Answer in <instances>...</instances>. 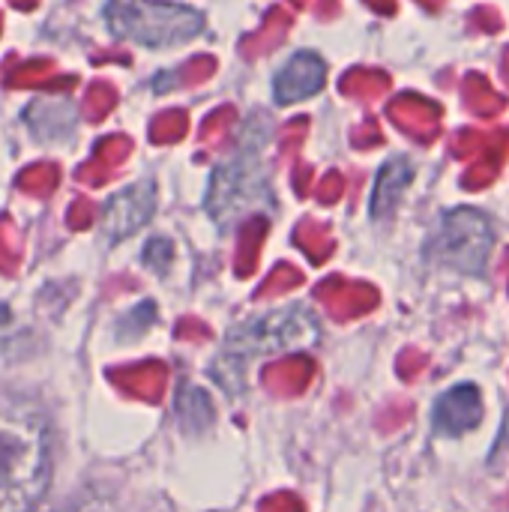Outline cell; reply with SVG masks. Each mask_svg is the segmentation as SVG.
Masks as SVG:
<instances>
[{
	"instance_id": "1",
	"label": "cell",
	"mask_w": 509,
	"mask_h": 512,
	"mask_svg": "<svg viewBox=\"0 0 509 512\" xmlns=\"http://www.w3.org/2000/svg\"><path fill=\"white\" fill-rule=\"evenodd\" d=\"M51 474L48 426L21 402L0 399V510L36 507Z\"/></svg>"
},
{
	"instance_id": "2",
	"label": "cell",
	"mask_w": 509,
	"mask_h": 512,
	"mask_svg": "<svg viewBox=\"0 0 509 512\" xmlns=\"http://www.w3.org/2000/svg\"><path fill=\"white\" fill-rule=\"evenodd\" d=\"M108 21L120 36H129L153 48L192 39L204 24V18L195 9L153 3V0H111Z\"/></svg>"
},
{
	"instance_id": "3",
	"label": "cell",
	"mask_w": 509,
	"mask_h": 512,
	"mask_svg": "<svg viewBox=\"0 0 509 512\" xmlns=\"http://www.w3.org/2000/svg\"><path fill=\"white\" fill-rule=\"evenodd\" d=\"M492 243H495V234L486 216L477 210L459 207L444 219L441 234L429 246V255L462 273H480L489 261Z\"/></svg>"
},
{
	"instance_id": "4",
	"label": "cell",
	"mask_w": 509,
	"mask_h": 512,
	"mask_svg": "<svg viewBox=\"0 0 509 512\" xmlns=\"http://www.w3.org/2000/svg\"><path fill=\"white\" fill-rule=\"evenodd\" d=\"M264 198H270V192L264 186V177H261V168H258V156H255V150H249L234 165H228V168H222L216 174L213 195H210V210H213L216 219H225L231 210L258 204Z\"/></svg>"
},
{
	"instance_id": "5",
	"label": "cell",
	"mask_w": 509,
	"mask_h": 512,
	"mask_svg": "<svg viewBox=\"0 0 509 512\" xmlns=\"http://www.w3.org/2000/svg\"><path fill=\"white\" fill-rule=\"evenodd\" d=\"M318 339V330L312 324V318L303 309L285 312V315H273L267 324H246L243 330L231 333V348L243 351V354H258L267 348H282L291 342H312Z\"/></svg>"
},
{
	"instance_id": "6",
	"label": "cell",
	"mask_w": 509,
	"mask_h": 512,
	"mask_svg": "<svg viewBox=\"0 0 509 512\" xmlns=\"http://www.w3.org/2000/svg\"><path fill=\"white\" fill-rule=\"evenodd\" d=\"M153 204H156L153 183H135L132 189H126L123 195H117L108 204V210H105V228H108V234L117 240V237H126V234L138 231L150 219Z\"/></svg>"
},
{
	"instance_id": "7",
	"label": "cell",
	"mask_w": 509,
	"mask_h": 512,
	"mask_svg": "<svg viewBox=\"0 0 509 512\" xmlns=\"http://www.w3.org/2000/svg\"><path fill=\"white\" fill-rule=\"evenodd\" d=\"M483 417V405L474 387H456L453 393H447L438 408H435V423L441 432L459 435L471 426H477Z\"/></svg>"
},
{
	"instance_id": "8",
	"label": "cell",
	"mask_w": 509,
	"mask_h": 512,
	"mask_svg": "<svg viewBox=\"0 0 509 512\" xmlns=\"http://www.w3.org/2000/svg\"><path fill=\"white\" fill-rule=\"evenodd\" d=\"M324 84V63L315 54H297L276 81V99L294 102L315 93Z\"/></svg>"
},
{
	"instance_id": "9",
	"label": "cell",
	"mask_w": 509,
	"mask_h": 512,
	"mask_svg": "<svg viewBox=\"0 0 509 512\" xmlns=\"http://www.w3.org/2000/svg\"><path fill=\"white\" fill-rule=\"evenodd\" d=\"M393 120L405 126V132H411L420 141H432L438 135V123H441V108L435 102L417 99V96H402L393 108H390Z\"/></svg>"
},
{
	"instance_id": "10",
	"label": "cell",
	"mask_w": 509,
	"mask_h": 512,
	"mask_svg": "<svg viewBox=\"0 0 509 512\" xmlns=\"http://www.w3.org/2000/svg\"><path fill=\"white\" fill-rule=\"evenodd\" d=\"M408 180H411V165L405 159H393L390 165H384L381 180H378V189H375V207H372V213L375 216H384L396 204V198L408 186Z\"/></svg>"
},
{
	"instance_id": "11",
	"label": "cell",
	"mask_w": 509,
	"mask_h": 512,
	"mask_svg": "<svg viewBox=\"0 0 509 512\" xmlns=\"http://www.w3.org/2000/svg\"><path fill=\"white\" fill-rule=\"evenodd\" d=\"M462 96H465L468 108H474L483 117H489V114H495V111H501L507 105V99L498 96L495 87L483 75H468L465 78V87H462Z\"/></svg>"
},
{
	"instance_id": "12",
	"label": "cell",
	"mask_w": 509,
	"mask_h": 512,
	"mask_svg": "<svg viewBox=\"0 0 509 512\" xmlns=\"http://www.w3.org/2000/svg\"><path fill=\"white\" fill-rule=\"evenodd\" d=\"M501 159H504V153L495 147H489V150H480V159H477V165L465 174V189H483V186H489L492 180H495V174H498V168H501Z\"/></svg>"
},
{
	"instance_id": "13",
	"label": "cell",
	"mask_w": 509,
	"mask_h": 512,
	"mask_svg": "<svg viewBox=\"0 0 509 512\" xmlns=\"http://www.w3.org/2000/svg\"><path fill=\"white\" fill-rule=\"evenodd\" d=\"M471 27H474V30H480V33L501 30V15H498L492 6H480V9L471 15Z\"/></svg>"
},
{
	"instance_id": "14",
	"label": "cell",
	"mask_w": 509,
	"mask_h": 512,
	"mask_svg": "<svg viewBox=\"0 0 509 512\" xmlns=\"http://www.w3.org/2000/svg\"><path fill=\"white\" fill-rule=\"evenodd\" d=\"M402 366H411V369H405V378H414L420 369L417 366H426V357L423 354H417V351H408L405 354V360H402Z\"/></svg>"
},
{
	"instance_id": "15",
	"label": "cell",
	"mask_w": 509,
	"mask_h": 512,
	"mask_svg": "<svg viewBox=\"0 0 509 512\" xmlns=\"http://www.w3.org/2000/svg\"><path fill=\"white\" fill-rule=\"evenodd\" d=\"M501 78L509 84V48L504 51V66H501Z\"/></svg>"
}]
</instances>
